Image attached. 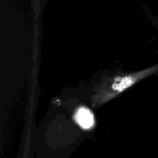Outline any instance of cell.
<instances>
[{"instance_id":"1","label":"cell","mask_w":158,"mask_h":158,"mask_svg":"<svg viewBox=\"0 0 158 158\" xmlns=\"http://www.w3.org/2000/svg\"><path fill=\"white\" fill-rule=\"evenodd\" d=\"M154 69H155L154 68H151V69H146V70L141 71V72L137 73L115 77L110 83L109 87L106 89V92L102 94L101 99L103 100V101H106L112 97L118 95L119 94L123 92L128 88L132 86L138 80H141L142 78L154 72Z\"/></svg>"},{"instance_id":"2","label":"cell","mask_w":158,"mask_h":158,"mask_svg":"<svg viewBox=\"0 0 158 158\" xmlns=\"http://www.w3.org/2000/svg\"><path fill=\"white\" fill-rule=\"evenodd\" d=\"M76 122L83 130H89L94 125V116L90 110L86 107L78 109L74 116Z\"/></svg>"}]
</instances>
